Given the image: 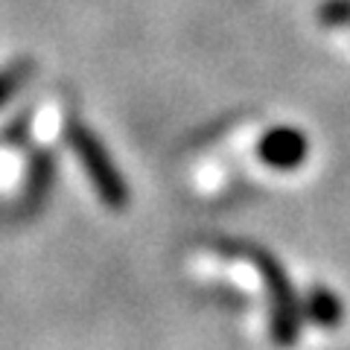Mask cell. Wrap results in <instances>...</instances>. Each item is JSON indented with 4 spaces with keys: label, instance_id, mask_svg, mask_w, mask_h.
Listing matches in <instances>:
<instances>
[{
    "label": "cell",
    "instance_id": "6da1fadb",
    "mask_svg": "<svg viewBox=\"0 0 350 350\" xmlns=\"http://www.w3.org/2000/svg\"><path fill=\"white\" fill-rule=\"evenodd\" d=\"M251 262L257 266L262 283H266V295H269V333L271 342L278 347H292L301 336V304L295 295L286 269L275 260V254H269L266 248H248Z\"/></svg>",
    "mask_w": 350,
    "mask_h": 350
},
{
    "label": "cell",
    "instance_id": "5b68a950",
    "mask_svg": "<svg viewBox=\"0 0 350 350\" xmlns=\"http://www.w3.org/2000/svg\"><path fill=\"white\" fill-rule=\"evenodd\" d=\"M319 21L324 27H350V0H327L319 9Z\"/></svg>",
    "mask_w": 350,
    "mask_h": 350
},
{
    "label": "cell",
    "instance_id": "277c9868",
    "mask_svg": "<svg viewBox=\"0 0 350 350\" xmlns=\"http://www.w3.org/2000/svg\"><path fill=\"white\" fill-rule=\"evenodd\" d=\"M310 321H315L321 330H336L345 319V306L338 301V295L327 286H312L306 292V304H304Z\"/></svg>",
    "mask_w": 350,
    "mask_h": 350
},
{
    "label": "cell",
    "instance_id": "3957f363",
    "mask_svg": "<svg viewBox=\"0 0 350 350\" xmlns=\"http://www.w3.org/2000/svg\"><path fill=\"white\" fill-rule=\"evenodd\" d=\"M257 155L260 161L271 170H298L301 163L310 155V140L304 131L292 129V126H278L269 129L257 144Z\"/></svg>",
    "mask_w": 350,
    "mask_h": 350
},
{
    "label": "cell",
    "instance_id": "7a4b0ae2",
    "mask_svg": "<svg viewBox=\"0 0 350 350\" xmlns=\"http://www.w3.org/2000/svg\"><path fill=\"white\" fill-rule=\"evenodd\" d=\"M73 146H76V152H79V161H82L85 172L91 175L100 199L108 207H117L120 211V207L129 202V187H126L120 170L114 167L111 155H108L105 146L100 144V137L91 135V131H85V129H76L73 131Z\"/></svg>",
    "mask_w": 350,
    "mask_h": 350
}]
</instances>
